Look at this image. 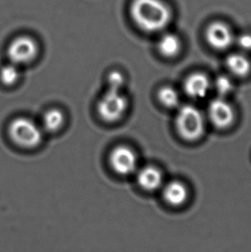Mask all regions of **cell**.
Returning a JSON list of instances; mask_svg holds the SVG:
<instances>
[{"instance_id":"30bf717a","label":"cell","mask_w":251,"mask_h":252,"mask_svg":"<svg viewBox=\"0 0 251 252\" xmlns=\"http://www.w3.org/2000/svg\"><path fill=\"white\" fill-rule=\"evenodd\" d=\"M137 182L145 190H157L163 184V174L157 167L146 166L138 170Z\"/></svg>"},{"instance_id":"ba28073f","label":"cell","mask_w":251,"mask_h":252,"mask_svg":"<svg viewBox=\"0 0 251 252\" xmlns=\"http://www.w3.org/2000/svg\"><path fill=\"white\" fill-rule=\"evenodd\" d=\"M207 112L211 123L219 128H226L234 122V109L222 97L212 100L208 105Z\"/></svg>"},{"instance_id":"7a4b0ae2","label":"cell","mask_w":251,"mask_h":252,"mask_svg":"<svg viewBox=\"0 0 251 252\" xmlns=\"http://www.w3.org/2000/svg\"><path fill=\"white\" fill-rule=\"evenodd\" d=\"M8 134L13 143L21 148L33 149L41 145L44 131L34 120L20 116L10 122L8 126Z\"/></svg>"},{"instance_id":"277c9868","label":"cell","mask_w":251,"mask_h":252,"mask_svg":"<svg viewBox=\"0 0 251 252\" xmlns=\"http://www.w3.org/2000/svg\"><path fill=\"white\" fill-rule=\"evenodd\" d=\"M128 108V99L123 91L108 90L99 99L97 114L105 123H114L123 118Z\"/></svg>"},{"instance_id":"8992f818","label":"cell","mask_w":251,"mask_h":252,"mask_svg":"<svg viewBox=\"0 0 251 252\" xmlns=\"http://www.w3.org/2000/svg\"><path fill=\"white\" fill-rule=\"evenodd\" d=\"M110 167L120 176H129L138 170V156L131 147L120 145L113 148L109 157Z\"/></svg>"},{"instance_id":"d6986e66","label":"cell","mask_w":251,"mask_h":252,"mask_svg":"<svg viewBox=\"0 0 251 252\" xmlns=\"http://www.w3.org/2000/svg\"><path fill=\"white\" fill-rule=\"evenodd\" d=\"M236 43L238 48L244 51H251V34L245 33L238 35L237 39H235Z\"/></svg>"},{"instance_id":"6da1fadb","label":"cell","mask_w":251,"mask_h":252,"mask_svg":"<svg viewBox=\"0 0 251 252\" xmlns=\"http://www.w3.org/2000/svg\"><path fill=\"white\" fill-rule=\"evenodd\" d=\"M130 14L134 24L147 33L163 31L173 17L170 7L163 0H132Z\"/></svg>"},{"instance_id":"9a60e30c","label":"cell","mask_w":251,"mask_h":252,"mask_svg":"<svg viewBox=\"0 0 251 252\" xmlns=\"http://www.w3.org/2000/svg\"><path fill=\"white\" fill-rule=\"evenodd\" d=\"M21 72L19 66L12 63L3 65L0 69V81L7 86L15 85L19 80Z\"/></svg>"},{"instance_id":"3957f363","label":"cell","mask_w":251,"mask_h":252,"mask_svg":"<svg viewBox=\"0 0 251 252\" xmlns=\"http://www.w3.org/2000/svg\"><path fill=\"white\" fill-rule=\"evenodd\" d=\"M176 126L184 140L194 141L200 139L205 131L203 115L194 106H183L177 113Z\"/></svg>"},{"instance_id":"4fadbf2b","label":"cell","mask_w":251,"mask_h":252,"mask_svg":"<svg viewBox=\"0 0 251 252\" xmlns=\"http://www.w3.org/2000/svg\"><path fill=\"white\" fill-rule=\"evenodd\" d=\"M64 123V115L61 109H50L42 116L41 126L44 132L56 133L62 129Z\"/></svg>"},{"instance_id":"5bb4252c","label":"cell","mask_w":251,"mask_h":252,"mask_svg":"<svg viewBox=\"0 0 251 252\" xmlns=\"http://www.w3.org/2000/svg\"><path fill=\"white\" fill-rule=\"evenodd\" d=\"M228 69L235 75L244 77L251 71V64L249 59L239 53H235L228 56L226 59Z\"/></svg>"},{"instance_id":"8fae6325","label":"cell","mask_w":251,"mask_h":252,"mask_svg":"<svg viewBox=\"0 0 251 252\" xmlns=\"http://www.w3.org/2000/svg\"><path fill=\"white\" fill-rule=\"evenodd\" d=\"M188 189L179 181H171L163 189V197L168 204L177 207L184 204L188 199Z\"/></svg>"},{"instance_id":"7c38bea8","label":"cell","mask_w":251,"mask_h":252,"mask_svg":"<svg viewBox=\"0 0 251 252\" xmlns=\"http://www.w3.org/2000/svg\"><path fill=\"white\" fill-rule=\"evenodd\" d=\"M182 48L180 38L173 33L163 34L157 41V49L160 54L167 57L172 58L177 56Z\"/></svg>"},{"instance_id":"2e32d148","label":"cell","mask_w":251,"mask_h":252,"mask_svg":"<svg viewBox=\"0 0 251 252\" xmlns=\"http://www.w3.org/2000/svg\"><path fill=\"white\" fill-rule=\"evenodd\" d=\"M160 102L167 108H176L180 102V95L176 89L170 86H163L158 92Z\"/></svg>"},{"instance_id":"5b68a950","label":"cell","mask_w":251,"mask_h":252,"mask_svg":"<svg viewBox=\"0 0 251 252\" xmlns=\"http://www.w3.org/2000/svg\"><path fill=\"white\" fill-rule=\"evenodd\" d=\"M39 48L33 38L22 35L15 38L7 48V56L15 65H27L37 56Z\"/></svg>"},{"instance_id":"9c48e42d","label":"cell","mask_w":251,"mask_h":252,"mask_svg":"<svg viewBox=\"0 0 251 252\" xmlns=\"http://www.w3.org/2000/svg\"><path fill=\"white\" fill-rule=\"evenodd\" d=\"M184 88L185 93L191 98L201 100L210 91V80L203 73H192L185 80Z\"/></svg>"},{"instance_id":"e0dca14e","label":"cell","mask_w":251,"mask_h":252,"mask_svg":"<svg viewBox=\"0 0 251 252\" xmlns=\"http://www.w3.org/2000/svg\"><path fill=\"white\" fill-rule=\"evenodd\" d=\"M107 81L109 90L123 91V86L125 85V77L119 71H112L108 76Z\"/></svg>"},{"instance_id":"52a82bcc","label":"cell","mask_w":251,"mask_h":252,"mask_svg":"<svg viewBox=\"0 0 251 252\" xmlns=\"http://www.w3.org/2000/svg\"><path fill=\"white\" fill-rule=\"evenodd\" d=\"M206 40L212 48L216 50H225L235 41L231 28L224 22L215 21L211 23L206 30Z\"/></svg>"},{"instance_id":"ac0fdd59","label":"cell","mask_w":251,"mask_h":252,"mask_svg":"<svg viewBox=\"0 0 251 252\" xmlns=\"http://www.w3.org/2000/svg\"><path fill=\"white\" fill-rule=\"evenodd\" d=\"M214 87L216 89L218 93L221 96H223L231 92L233 90V84L227 76H220L214 82Z\"/></svg>"}]
</instances>
